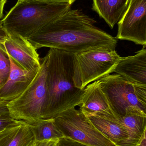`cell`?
<instances>
[{
	"label": "cell",
	"mask_w": 146,
	"mask_h": 146,
	"mask_svg": "<svg viewBox=\"0 0 146 146\" xmlns=\"http://www.w3.org/2000/svg\"><path fill=\"white\" fill-rule=\"evenodd\" d=\"M96 22L82 10L71 9L27 39L36 50L47 47L74 54L100 48L115 50L117 39Z\"/></svg>",
	"instance_id": "cell-1"
},
{
	"label": "cell",
	"mask_w": 146,
	"mask_h": 146,
	"mask_svg": "<svg viewBox=\"0 0 146 146\" xmlns=\"http://www.w3.org/2000/svg\"><path fill=\"white\" fill-rule=\"evenodd\" d=\"M74 54L50 48L46 56V98L43 119L54 118L61 112L80 106L85 92L73 80Z\"/></svg>",
	"instance_id": "cell-2"
},
{
	"label": "cell",
	"mask_w": 146,
	"mask_h": 146,
	"mask_svg": "<svg viewBox=\"0 0 146 146\" xmlns=\"http://www.w3.org/2000/svg\"><path fill=\"white\" fill-rule=\"evenodd\" d=\"M71 6L37 0L17 2L1 23L9 33L27 38L70 10Z\"/></svg>",
	"instance_id": "cell-3"
},
{
	"label": "cell",
	"mask_w": 146,
	"mask_h": 146,
	"mask_svg": "<svg viewBox=\"0 0 146 146\" xmlns=\"http://www.w3.org/2000/svg\"><path fill=\"white\" fill-rule=\"evenodd\" d=\"M115 50L100 48L74 54L73 80L75 87L83 90L93 82L114 72L122 60Z\"/></svg>",
	"instance_id": "cell-4"
},
{
	"label": "cell",
	"mask_w": 146,
	"mask_h": 146,
	"mask_svg": "<svg viewBox=\"0 0 146 146\" xmlns=\"http://www.w3.org/2000/svg\"><path fill=\"white\" fill-rule=\"evenodd\" d=\"M97 81L118 121L130 109L136 108L146 113V86L133 84L118 74Z\"/></svg>",
	"instance_id": "cell-5"
},
{
	"label": "cell",
	"mask_w": 146,
	"mask_h": 146,
	"mask_svg": "<svg viewBox=\"0 0 146 146\" xmlns=\"http://www.w3.org/2000/svg\"><path fill=\"white\" fill-rule=\"evenodd\" d=\"M46 56L31 84L18 98L8 102L7 107L12 118L32 124L43 117L46 98Z\"/></svg>",
	"instance_id": "cell-6"
},
{
	"label": "cell",
	"mask_w": 146,
	"mask_h": 146,
	"mask_svg": "<svg viewBox=\"0 0 146 146\" xmlns=\"http://www.w3.org/2000/svg\"><path fill=\"white\" fill-rule=\"evenodd\" d=\"M64 137L90 146H114L80 110H66L54 117Z\"/></svg>",
	"instance_id": "cell-7"
},
{
	"label": "cell",
	"mask_w": 146,
	"mask_h": 146,
	"mask_svg": "<svg viewBox=\"0 0 146 146\" xmlns=\"http://www.w3.org/2000/svg\"><path fill=\"white\" fill-rule=\"evenodd\" d=\"M117 39L146 46V0H129L118 23Z\"/></svg>",
	"instance_id": "cell-8"
},
{
	"label": "cell",
	"mask_w": 146,
	"mask_h": 146,
	"mask_svg": "<svg viewBox=\"0 0 146 146\" xmlns=\"http://www.w3.org/2000/svg\"><path fill=\"white\" fill-rule=\"evenodd\" d=\"M9 34V38L4 44L8 55L23 70L38 72L41 67V62L37 50L27 38L16 34Z\"/></svg>",
	"instance_id": "cell-9"
},
{
	"label": "cell",
	"mask_w": 146,
	"mask_h": 146,
	"mask_svg": "<svg viewBox=\"0 0 146 146\" xmlns=\"http://www.w3.org/2000/svg\"><path fill=\"white\" fill-rule=\"evenodd\" d=\"M79 106V110L86 116L94 115L111 121H119L113 114L98 81L90 83L86 87Z\"/></svg>",
	"instance_id": "cell-10"
},
{
	"label": "cell",
	"mask_w": 146,
	"mask_h": 146,
	"mask_svg": "<svg viewBox=\"0 0 146 146\" xmlns=\"http://www.w3.org/2000/svg\"><path fill=\"white\" fill-rule=\"evenodd\" d=\"M9 57L10 62L9 75L7 81L0 88V101L7 103L19 96L31 84L38 72L23 70L9 56Z\"/></svg>",
	"instance_id": "cell-11"
},
{
	"label": "cell",
	"mask_w": 146,
	"mask_h": 146,
	"mask_svg": "<svg viewBox=\"0 0 146 146\" xmlns=\"http://www.w3.org/2000/svg\"><path fill=\"white\" fill-rule=\"evenodd\" d=\"M146 48L143 46L134 55L123 57L114 72L133 84L146 86Z\"/></svg>",
	"instance_id": "cell-12"
},
{
	"label": "cell",
	"mask_w": 146,
	"mask_h": 146,
	"mask_svg": "<svg viewBox=\"0 0 146 146\" xmlns=\"http://www.w3.org/2000/svg\"><path fill=\"white\" fill-rule=\"evenodd\" d=\"M128 133L127 139L117 146H135L146 132V113L133 109L126 111L124 116L119 119Z\"/></svg>",
	"instance_id": "cell-13"
},
{
	"label": "cell",
	"mask_w": 146,
	"mask_h": 146,
	"mask_svg": "<svg viewBox=\"0 0 146 146\" xmlns=\"http://www.w3.org/2000/svg\"><path fill=\"white\" fill-rule=\"evenodd\" d=\"M129 2V0H93L92 9L113 29L123 16Z\"/></svg>",
	"instance_id": "cell-14"
},
{
	"label": "cell",
	"mask_w": 146,
	"mask_h": 146,
	"mask_svg": "<svg viewBox=\"0 0 146 146\" xmlns=\"http://www.w3.org/2000/svg\"><path fill=\"white\" fill-rule=\"evenodd\" d=\"M87 117L95 128L114 146H118L128 137L127 129L119 121H111L94 115Z\"/></svg>",
	"instance_id": "cell-15"
},
{
	"label": "cell",
	"mask_w": 146,
	"mask_h": 146,
	"mask_svg": "<svg viewBox=\"0 0 146 146\" xmlns=\"http://www.w3.org/2000/svg\"><path fill=\"white\" fill-rule=\"evenodd\" d=\"M35 141L30 125L25 122L0 133V146H33Z\"/></svg>",
	"instance_id": "cell-16"
},
{
	"label": "cell",
	"mask_w": 146,
	"mask_h": 146,
	"mask_svg": "<svg viewBox=\"0 0 146 146\" xmlns=\"http://www.w3.org/2000/svg\"><path fill=\"white\" fill-rule=\"evenodd\" d=\"M29 125L36 141L60 139L64 138L56 125L54 118L40 119Z\"/></svg>",
	"instance_id": "cell-17"
},
{
	"label": "cell",
	"mask_w": 146,
	"mask_h": 146,
	"mask_svg": "<svg viewBox=\"0 0 146 146\" xmlns=\"http://www.w3.org/2000/svg\"><path fill=\"white\" fill-rule=\"evenodd\" d=\"M10 70V62L6 51L0 48V88L7 81Z\"/></svg>",
	"instance_id": "cell-18"
},
{
	"label": "cell",
	"mask_w": 146,
	"mask_h": 146,
	"mask_svg": "<svg viewBox=\"0 0 146 146\" xmlns=\"http://www.w3.org/2000/svg\"><path fill=\"white\" fill-rule=\"evenodd\" d=\"M25 122L13 119L9 115H0V133L9 128L18 126Z\"/></svg>",
	"instance_id": "cell-19"
},
{
	"label": "cell",
	"mask_w": 146,
	"mask_h": 146,
	"mask_svg": "<svg viewBox=\"0 0 146 146\" xmlns=\"http://www.w3.org/2000/svg\"><path fill=\"white\" fill-rule=\"evenodd\" d=\"M57 146H90L76 142L68 138H62L59 140Z\"/></svg>",
	"instance_id": "cell-20"
},
{
	"label": "cell",
	"mask_w": 146,
	"mask_h": 146,
	"mask_svg": "<svg viewBox=\"0 0 146 146\" xmlns=\"http://www.w3.org/2000/svg\"><path fill=\"white\" fill-rule=\"evenodd\" d=\"M9 33L3 27L1 22H0V48L4 50H5L4 47V43L9 38Z\"/></svg>",
	"instance_id": "cell-21"
},
{
	"label": "cell",
	"mask_w": 146,
	"mask_h": 146,
	"mask_svg": "<svg viewBox=\"0 0 146 146\" xmlns=\"http://www.w3.org/2000/svg\"><path fill=\"white\" fill-rule=\"evenodd\" d=\"M59 140H51L44 141H36L33 146H56Z\"/></svg>",
	"instance_id": "cell-22"
},
{
	"label": "cell",
	"mask_w": 146,
	"mask_h": 146,
	"mask_svg": "<svg viewBox=\"0 0 146 146\" xmlns=\"http://www.w3.org/2000/svg\"><path fill=\"white\" fill-rule=\"evenodd\" d=\"M8 103L0 101V115H9V112L7 107Z\"/></svg>",
	"instance_id": "cell-23"
},
{
	"label": "cell",
	"mask_w": 146,
	"mask_h": 146,
	"mask_svg": "<svg viewBox=\"0 0 146 146\" xmlns=\"http://www.w3.org/2000/svg\"><path fill=\"white\" fill-rule=\"evenodd\" d=\"M37 1H41L46 2L48 3H69L72 4L76 1V0H37Z\"/></svg>",
	"instance_id": "cell-24"
},
{
	"label": "cell",
	"mask_w": 146,
	"mask_h": 146,
	"mask_svg": "<svg viewBox=\"0 0 146 146\" xmlns=\"http://www.w3.org/2000/svg\"><path fill=\"white\" fill-rule=\"evenodd\" d=\"M7 1V0H0V22L3 17V9Z\"/></svg>",
	"instance_id": "cell-25"
},
{
	"label": "cell",
	"mask_w": 146,
	"mask_h": 146,
	"mask_svg": "<svg viewBox=\"0 0 146 146\" xmlns=\"http://www.w3.org/2000/svg\"><path fill=\"white\" fill-rule=\"evenodd\" d=\"M135 146H146V132L143 134L139 142Z\"/></svg>",
	"instance_id": "cell-26"
},
{
	"label": "cell",
	"mask_w": 146,
	"mask_h": 146,
	"mask_svg": "<svg viewBox=\"0 0 146 146\" xmlns=\"http://www.w3.org/2000/svg\"><path fill=\"white\" fill-rule=\"evenodd\" d=\"M31 1V0H18L17 2L24 1Z\"/></svg>",
	"instance_id": "cell-27"
},
{
	"label": "cell",
	"mask_w": 146,
	"mask_h": 146,
	"mask_svg": "<svg viewBox=\"0 0 146 146\" xmlns=\"http://www.w3.org/2000/svg\"><path fill=\"white\" fill-rule=\"evenodd\" d=\"M56 146H57V145Z\"/></svg>",
	"instance_id": "cell-28"
}]
</instances>
